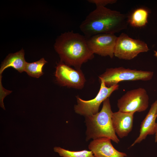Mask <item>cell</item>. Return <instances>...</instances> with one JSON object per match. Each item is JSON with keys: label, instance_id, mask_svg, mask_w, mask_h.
<instances>
[{"label": "cell", "instance_id": "1", "mask_svg": "<svg viewBox=\"0 0 157 157\" xmlns=\"http://www.w3.org/2000/svg\"><path fill=\"white\" fill-rule=\"evenodd\" d=\"M128 17L105 7H96L80 26L86 38L101 33L115 34L127 28Z\"/></svg>", "mask_w": 157, "mask_h": 157}, {"label": "cell", "instance_id": "2", "mask_svg": "<svg viewBox=\"0 0 157 157\" xmlns=\"http://www.w3.org/2000/svg\"><path fill=\"white\" fill-rule=\"evenodd\" d=\"M54 47L60 61L76 69H81L83 63L94 57L85 37L73 31L62 33L56 39Z\"/></svg>", "mask_w": 157, "mask_h": 157}, {"label": "cell", "instance_id": "3", "mask_svg": "<svg viewBox=\"0 0 157 157\" xmlns=\"http://www.w3.org/2000/svg\"><path fill=\"white\" fill-rule=\"evenodd\" d=\"M112 112L109 98L103 102L100 111L97 114L85 117L87 127L86 141L102 137L110 139L118 143L119 140L114 129L112 121Z\"/></svg>", "mask_w": 157, "mask_h": 157}, {"label": "cell", "instance_id": "4", "mask_svg": "<svg viewBox=\"0 0 157 157\" xmlns=\"http://www.w3.org/2000/svg\"><path fill=\"white\" fill-rule=\"evenodd\" d=\"M153 75L152 71L119 67L107 69L104 72L99 76V78L100 81L104 82L107 87H110L124 81H149Z\"/></svg>", "mask_w": 157, "mask_h": 157}, {"label": "cell", "instance_id": "5", "mask_svg": "<svg viewBox=\"0 0 157 157\" xmlns=\"http://www.w3.org/2000/svg\"><path fill=\"white\" fill-rule=\"evenodd\" d=\"M149 97L146 90L139 88L127 91L117 100L119 111L129 113L145 111L149 105Z\"/></svg>", "mask_w": 157, "mask_h": 157}, {"label": "cell", "instance_id": "6", "mask_svg": "<svg viewBox=\"0 0 157 157\" xmlns=\"http://www.w3.org/2000/svg\"><path fill=\"white\" fill-rule=\"evenodd\" d=\"M100 89L98 94L94 99L85 100L78 96H76L77 104L74 106V110L76 113L85 117L94 115L99 112L101 103L109 96L114 91L119 89L118 84L110 87H107L104 82L100 81Z\"/></svg>", "mask_w": 157, "mask_h": 157}, {"label": "cell", "instance_id": "7", "mask_svg": "<svg viewBox=\"0 0 157 157\" xmlns=\"http://www.w3.org/2000/svg\"><path fill=\"white\" fill-rule=\"evenodd\" d=\"M149 50L146 43L139 40L134 39L124 33L117 37L114 56L125 60H131L140 53Z\"/></svg>", "mask_w": 157, "mask_h": 157}, {"label": "cell", "instance_id": "8", "mask_svg": "<svg viewBox=\"0 0 157 157\" xmlns=\"http://www.w3.org/2000/svg\"><path fill=\"white\" fill-rule=\"evenodd\" d=\"M57 82L62 86L81 89L86 81L81 69H74L60 61L57 64L55 74Z\"/></svg>", "mask_w": 157, "mask_h": 157}, {"label": "cell", "instance_id": "9", "mask_svg": "<svg viewBox=\"0 0 157 157\" xmlns=\"http://www.w3.org/2000/svg\"><path fill=\"white\" fill-rule=\"evenodd\" d=\"M117 37L115 34L101 33L86 38L88 45L94 54L113 58Z\"/></svg>", "mask_w": 157, "mask_h": 157}, {"label": "cell", "instance_id": "10", "mask_svg": "<svg viewBox=\"0 0 157 157\" xmlns=\"http://www.w3.org/2000/svg\"><path fill=\"white\" fill-rule=\"evenodd\" d=\"M111 140L102 137L93 140L90 143L88 148L94 157H125L126 154L117 150L113 146Z\"/></svg>", "mask_w": 157, "mask_h": 157}, {"label": "cell", "instance_id": "11", "mask_svg": "<svg viewBox=\"0 0 157 157\" xmlns=\"http://www.w3.org/2000/svg\"><path fill=\"white\" fill-rule=\"evenodd\" d=\"M157 99L152 104L149 112L141 122L139 136L131 144L133 146L145 139L148 135H152L156 132L157 116Z\"/></svg>", "mask_w": 157, "mask_h": 157}, {"label": "cell", "instance_id": "12", "mask_svg": "<svg viewBox=\"0 0 157 157\" xmlns=\"http://www.w3.org/2000/svg\"><path fill=\"white\" fill-rule=\"evenodd\" d=\"M134 114L119 111L113 113L112 115L113 126L116 133L120 138L127 136L133 127Z\"/></svg>", "mask_w": 157, "mask_h": 157}, {"label": "cell", "instance_id": "13", "mask_svg": "<svg viewBox=\"0 0 157 157\" xmlns=\"http://www.w3.org/2000/svg\"><path fill=\"white\" fill-rule=\"evenodd\" d=\"M24 52L23 49L14 53L8 55L2 63L0 69V74L6 68L11 67L19 72L24 71L27 63L24 58Z\"/></svg>", "mask_w": 157, "mask_h": 157}, {"label": "cell", "instance_id": "14", "mask_svg": "<svg viewBox=\"0 0 157 157\" xmlns=\"http://www.w3.org/2000/svg\"><path fill=\"white\" fill-rule=\"evenodd\" d=\"M149 10L141 7L135 9L128 17V21L131 26L140 28L144 26L148 22Z\"/></svg>", "mask_w": 157, "mask_h": 157}, {"label": "cell", "instance_id": "15", "mask_svg": "<svg viewBox=\"0 0 157 157\" xmlns=\"http://www.w3.org/2000/svg\"><path fill=\"white\" fill-rule=\"evenodd\" d=\"M47 62L44 58L33 63L27 62L24 71L31 76L39 78L43 74L42 68L44 65Z\"/></svg>", "mask_w": 157, "mask_h": 157}, {"label": "cell", "instance_id": "16", "mask_svg": "<svg viewBox=\"0 0 157 157\" xmlns=\"http://www.w3.org/2000/svg\"><path fill=\"white\" fill-rule=\"evenodd\" d=\"M53 150L60 156L63 157H94L92 152L90 150L71 151L58 147H54Z\"/></svg>", "mask_w": 157, "mask_h": 157}, {"label": "cell", "instance_id": "17", "mask_svg": "<svg viewBox=\"0 0 157 157\" xmlns=\"http://www.w3.org/2000/svg\"><path fill=\"white\" fill-rule=\"evenodd\" d=\"M89 3L94 4L96 7H105L108 4H113L116 3V0H88Z\"/></svg>", "mask_w": 157, "mask_h": 157}, {"label": "cell", "instance_id": "18", "mask_svg": "<svg viewBox=\"0 0 157 157\" xmlns=\"http://www.w3.org/2000/svg\"><path fill=\"white\" fill-rule=\"evenodd\" d=\"M155 142H157V123L156 124V132L155 133Z\"/></svg>", "mask_w": 157, "mask_h": 157}, {"label": "cell", "instance_id": "19", "mask_svg": "<svg viewBox=\"0 0 157 157\" xmlns=\"http://www.w3.org/2000/svg\"><path fill=\"white\" fill-rule=\"evenodd\" d=\"M156 116H157V113H156Z\"/></svg>", "mask_w": 157, "mask_h": 157}]
</instances>
